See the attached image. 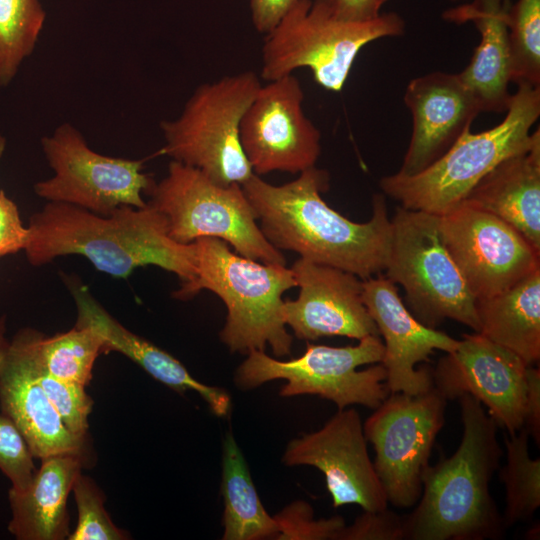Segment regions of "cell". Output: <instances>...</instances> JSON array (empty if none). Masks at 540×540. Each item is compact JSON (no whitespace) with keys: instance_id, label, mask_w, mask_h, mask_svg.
Returning a JSON list of instances; mask_svg holds the SVG:
<instances>
[{"instance_id":"cell-1","label":"cell","mask_w":540,"mask_h":540,"mask_svg":"<svg viewBox=\"0 0 540 540\" xmlns=\"http://www.w3.org/2000/svg\"><path fill=\"white\" fill-rule=\"evenodd\" d=\"M265 238L278 250L342 269L365 280L384 270L390 219L383 194L372 199L369 221H351L321 197L329 174L316 166L283 185L253 174L242 185Z\"/></svg>"},{"instance_id":"cell-2","label":"cell","mask_w":540,"mask_h":540,"mask_svg":"<svg viewBox=\"0 0 540 540\" xmlns=\"http://www.w3.org/2000/svg\"><path fill=\"white\" fill-rule=\"evenodd\" d=\"M25 254L33 266L64 255H81L100 272L127 278L136 268L158 266L183 283L196 272L194 243L174 241L166 218L147 203L120 206L107 216L60 202H47L28 226Z\"/></svg>"},{"instance_id":"cell-3","label":"cell","mask_w":540,"mask_h":540,"mask_svg":"<svg viewBox=\"0 0 540 540\" xmlns=\"http://www.w3.org/2000/svg\"><path fill=\"white\" fill-rule=\"evenodd\" d=\"M463 433L457 450L422 474V493L405 515L409 540H483L503 535L490 493L502 455L497 424L469 394L459 398Z\"/></svg>"},{"instance_id":"cell-4","label":"cell","mask_w":540,"mask_h":540,"mask_svg":"<svg viewBox=\"0 0 540 540\" xmlns=\"http://www.w3.org/2000/svg\"><path fill=\"white\" fill-rule=\"evenodd\" d=\"M193 243L195 277L173 296L186 300L201 290L219 296L227 308L219 336L230 352L265 351L268 345L277 357L289 355L293 337L283 319L282 295L297 286L291 268L234 253L218 238L203 237Z\"/></svg>"},{"instance_id":"cell-5","label":"cell","mask_w":540,"mask_h":540,"mask_svg":"<svg viewBox=\"0 0 540 540\" xmlns=\"http://www.w3.org/2000/svg\"><path fill=\"white\" fill-rule=\"evenodd\" d=\"M505 118L479 133L467 128L453 145L414 175L383 177L380 188L401 207L441 216L459 206L478 182L506 158L528 148L540 132V86L517 85Z\"/></svg>"},{"instance_id":"cell-6","label":"cell","mask_w":540,"mask_h":540,"mask_svg":"<svg viewBox=\"0 0 540 540\" xmlns=\"http://www.w3.org/2000/svg\"><path fill=\"white\" fill-rule=\"evenodd\" d=\"M404 31L405 22L395 12L369 21H349L334 13L330 0H298L266 34L260 77L272 81L308 68L318 85L340 92L364 46Z\"/></svg>"},{"instance_id":"cell-7","label":"cell","mask_w":540,"mask_h":540,"mask_svg":"<svg viewBox=\"0 0 540 540\" xmlns=\"http://www.w3.org/2000/svg\"><path fill=\"white\" fill-rule=\"evenodd\" d=\"M261 86L253 71L199 85L181 114L160 128L162 153L221 185H242L254 173L243 152L240 124Z\"/></svg>"},{"instance_id":"cell-8","label":"cell","mask_w":540,"mask_h":540,"mask_svg":"<svg viewBox=\"0 0 540 540\" xmlns=\"http://www.w3.org/2000/svg\"><path fill=\"white\" fill-rule=\"evenodd\" d=\"M384 344L380 336H367L356 346L331 347L307 342L298 358L287 361L253 350L237 367L235 385L251 390L283 379L282 397L317 395L333 402L338 410L358 404L376 409L388 396L387 372L380 363Z\"/></svg>"},{"instance_id":"cell-9","label":"cell","mask_w":540,"mask_h":540,"mask_svg":"<svg viewBox=\"0 0 540 540\" xmlns=\"http://www.w3.org/2000/svg\"><path fill=\"white\" fill-rule=\"evenodd\" d=\"M148 194L147 203L166 218L174 241L189 244L214 237L244 257L286 265L282 252L262 233L240 184H218L200 170L172 160L166 176L154 182Z\"/></svg>"},{"instance_id":"cell-10","label":"cell","mask_w":540,"mask_h":540,"mask_svg":"<svg viewBox=\"0 0 540 540\" xmlns=\"http://www.w3.org/2000/svg\"><path fill=\"white\" fill-rule=\"evenodd\" d=\"M386 277L405 290L413 316L436 328L446 319L479 332L475 298L439 232V216L403 207L390 220Z\"/></svg>"},{"instance_id":"cell-11","label":"cell","mask_w":540,"mask_h":540,"mask_svg":"<svg viewBox=\"0 0 540 540\" xmlns=\"http://www.w3.org/2000/svg\"><path fill=\"white\" fill-rule=\"evenodd\" d=\"M44 156L54 175L34 185L48 202L71 204L107 216L120 206L143 208V194L154 184L142 171L141 160L99 154L70 123L59 125L41 139Z\"/></svg>"},{"instance_id":"cell-12","label":"cell","mask_w":540,"mask_h":540,"mask_svg":"<svg viewBox=\"0 0 540 540\" xmlns=\"http://www.w3.org/2000/svg\"><path fill=\"white\" fill-rule=\"evenodd\" d=\"M446 402L434 388L416 395L391 393L363 424L375 451L376 474L395 507H411L421 496L422 474L444 425Z\"/></svg>"},{"instance_id":"cell-13","label":"cell","mask_w":540,"mask_h":540,"mask_svg":"<svg viewBox=\"0 0 540 540\" xmlns=\"http://www.w3.org/2000/svg\"><path fill=\"white\" fill-rule=\"evenodd\" d=\"M441 239L476 299L499 294L540 268V252L511 225L467 204L439 216Z\"/></svg>"},{"instance_id":"cell-14","label":"cell","mask_w":540,"mask_h":540,"mask_svg":"<svg viewBox=\"0 0 540 540\" xmlns=\"http://www.w3.org/2000/svg\"><path fill=\"white\" fill-rule=\"evenodd\" d=\"M303 102L304 91L293 74L261 84L240 124L242 149L255 175L296 174L315 166L321 133Z\"/></svg>"},{"instance_id":"cell-15","label":"cell","mask_w":540,"mask_h":540,"mask_svg":"<svg viewBox=\"0 0 540 540\" xmlns=\"http://www.w3.org/2000/svg\"><path fill=\"white\" fill-rule=\"evenodd\" d=\"M528 365L482 334H464L432 369L433 388L446 400L469 394L488 409L498 427L523 428Z\"/></svg>"},{"instance_id":"cell-16","label":"cell","mask_w":540,"mask_h":540,"mask_svg":"<svg viewBox=\"0 0 540 540\" xmlns=\"http://www.w3.org/2000/svg\"><path fill=\"white\" fill-rule=\"evenodd\" d=\"M282 463L320 470L335 508L348 504L363 511L387 508L386 494L368 454L363 423L354 408L338 410L319 430L292 439Z\"/></svg>"},{"instance_id":"cell-17","label":"cell","mask_w":540,"mask_h":540,"mask_svg":"<svg viewBox=\"0 0 540 540\" xmlns=\"http://www.w3.org/2000/svg\"><path fill=\"white\" fill-rule=\"evenodd\" d=\"M299 295L283 303V319L298 339L380 336L362 298L363 280L300 257L292 267Z\"/></svg>"},{"instance_id":"cell-18","label":"cell","mask_w":540,"mask_h":540,"mask_svg":"<svg viewBox=\"0 0 540 540\" xmlns=\"http://www.w3.org/2000/svg\"><path fill=\"white\" fill-rule=\"evenodd\" d=\"M362 298L384 338L380 363L387 372L389 392L416 395L433 388L432 369H416V365L427 361L435 350L452 352L459 340L417 320L403 303L396 284L386 276L363 280Z\"/></svg>"},{"instance_id":"cell-19","label":"cell","mask_w":540,"mask_h":540,"mask_svg":"<svg viewBox=\"0 0 540 540\" xmlns=\"http://www.w3.org/2000/svg\"><path fill=\"white\" fill-rule=\"evenodd\" d=\"M404 102L412 134L398 173L414 175L441 157L481 110L459 74L431 72L412 79Z\"/></svg>"},{"instance_id":"cell-20","label":"cell","mask_w":540,"mask_h":540,"mask_svg":"<svg viewBox=\"0 0 540 540\" xmlns=\"http://www.w3.org/2000/svg\"><path fill=\"white\" fill-rule=\"evenodd\" d=\"M0 411L16 425L34 458L72 453L87 459L90 440L78 438L66 428L17 334L0 367Z\"/></svg>"},{"instance_id":"cell-21","label":"cell","mask_w":540,"mask_h":540,"mask_svg":"<svg viewBox=\"0 0 540 540\" xmlns=\"http://www.w3.org/2000/svg\"><path fill=\"white\" fill-rule=\"evenodd\" d=\"M69 286L77 309L76 324L90 327L100 335L104 353L119 352L176 392L195 391L214 415L224 417L228 414L231 397L226 390L199 382L172 355L129 331L105 310L86 286Z\"/></svg>"},{"instance_id":"cell-22","label":"cell","mask_w":540,"mask_h":540,"mask_svg":"<svg viewBox=\"0 0 540 540\" xmlns=\"http://www.w3.org/2000/svg\"><path fill=\"white\" fill-rule=\"evenodd\" d=\"M509 0H473L471 3L446 10L448 22H472L480 34L470 63L459 74L475 98L481 112L507 110L511 94L508 45Z\"/></svg>"},{"instance_id":"cell-23","label":"cell","mask_w":540,"mask_h":540,"mask_svg":"<svg viewBox=\"0 0 540 540\" xmlns=\"http://www.w3.org/2000/svg\"><path fill=\"white\" fill-rule=\"evenodd\" d=\"M86 458L72 453L41 459L29 486L8 491V531L17 540H63L69 533L67 499Z\"/></svg>"},{"instance_id":"cell-24","label":"cell","mask_w":540,"mask_h":540,"mask_svg":"<svg viewBox=\"0 0 540 540\" xmlns=\"http://www.w3.org/2000/svg\"><path fill=\"white\" fill-rule=\"evenodd\" d=\"M462 203L502 219L540 252V132L528 148L484 176Z\"/></svg>"},{"instance_id":"cell-25","label":"cell","mask_w":540,"mask_h":540,"mask_svg":"<svg viewBox=\"0 0 540 540\" xmlns=\"http://www.w3.org/2000/svg\"><path fill=\"white\" fill-rule=\"evenodd\" d=\"M479 332L528 365L540 359V268L511 288L475 300Z\"/></svg>"},{"instance_id":"cell-26","label":"cell","mask_w":540,"mask_h":540,"mask_svg":"<svg viewBox=\"0 0 540 540\" xmlns=\"http://www.w3.org/2000/svg\"><path fill=\"white\" fill-rule=\"evenodd\" d=\"M221 495L223 540L275 539L278 524L264 508L233 434L223 441Z\"/></svg>"},{"instance_id":"cell-27","label":"cell","mask_w":540,"mask_h":540,"mask_svg":"<svg viewBox=\"0 0 540 540\" xmlns=\"http://www.w3.org/2000/svg\"><path fill=\"white\" fill-rule=\"evenodd\" d=\"M32 354L50 375L87 386L97 357L104 353V342L92 328L77 325L69 331L46 336L25 328Z\"/></svg>"},{"instance_id":"cell-28","label":"cell","mask_w":540,"mask_h":540,"mask_svg":"<svg viewBox=\"0 0 540 540\" xmlns=\"http://www.w3.org/2000/svg\"><path fill=\"white\" fill-rule=\"evenodd\" d=\"M528 437L524 428L504 437L506 464L500 479L506 496L505 528L529 521L540 506V459L530 457Z\"/></svg>"},{"instance_id":"cell-29","label":"cell","mask_w":540,"mask_h":540,"mask_svg":"<svg viewBox=\"0 0 540 540\" xmlns=\"http://www.w3.org/2000/svg\"><path fill=\"white\" fill-rule=\"evenodd\" d=\"M46 12L40 0H0V86L10 84L34 51Z\"/></svg>"},{"instance_id":"cell-30","label":"cell","mask_w":540,"mask_h":540,"mask_svg":"<svg viewBox=\"0 0 540 540\" xmlns=\"http://www.w3.org/2000/svg\"><path fill=\"white\" fill-rule=\"evenodd\" d=\"M510 80L540 86V0H517L508 12Z\"/></svg>"},{"instance_id":"cell-31","label":"cell","mask_w":540,"mask_h":540,"mask_svg":"<svg viewBox=\"0 0 540 540\" xmlns=\"http://www.w3.org/2000/svg\"><path fill=\"white\" fill-rule=\"evenodd\" d=\"M16 334L23 342L36 376L66 428L76 437L88 439V417L92 411L93 400L87 394L85 386L56 378L43 370L32 354L25 328Z\"/></svg>"},{"instance_id":"cell-32","label":"cell","mask_w":540,"mask_h":540,"mask_svg":"<svg viewBox=\"0 0 540 540\" xmlns=\"http://www.w3.org/2000/svg\"><path fill=\"white\" fill-rule=\"evenodd\" d=\"M72 492L78 511L75 530L69 540H125L129 534L117 527L104 507L105 495L92 478L82 471L77 475Z\"/></svg>"},{"instance_id":"cell-33","label":"cell","mask_w":540,"mask_h":540,"mask_svg":"<svg viewBox=\"0 0 540 540\" xmlns=\"http://www.w3.org/2000/svg\"><path fill=\"white\" fill-rule=\"evenodd\" d=\"M278 524L277 540H334L345 526L340 516L315 519L312 506L298 500L274 515Z\"/></svg>"},{"instance_id":"cell-34","label":"cell","mask_w":540,"mask_h":540,"mask_svg":"<svg viewBox=\"0 0 540 540\" xmlns=\"http://www.w3.org/2000/svg\"><path fill=\"white\" fill-rule=\"evenodd\" d=\"M33 458L16 425L0 411V471L10 488L23 491L29 486L36 471Z\"/></svg>"},{"instance_id":"cell-35","label":"cell","mask_w":540,"mask_h":540,"mask_svg":"<svg viewBox=\"0 0 540 540\" xmlns=\"http://www.w3.org/2000/svg\"><path fill=\"white\" fill-rule=\"evenodd\" d=\"M406 539L405 516L387 508L363 511L350 526L342 527L334 540H403Z\"/></svg>"},{"instance_id":"cell-36","label":"cell","mask_w":540,"mask_h":540,"mask_svg":"<svg viewBox=\"0 0 540 540\" xmlns=\"http://www.w3.org/2000/svg\"><path fill=\"white\" fill-rule=\"evenodd\" d=\"M28 234L17 204L0 190V257L24 250Z\"/></svg>"},{"instance_id":"cell-37","label":"cell","mask_w":540,"mask_h":540,"mask_svg":"<svg viewBox=\"0 0 540 540\" xmlns=\"http://www.w3.org/2000/svg\"><path fill=\"white\" fill-rule=\"evenodd\" d=\"M298 0H250L254 28L268 34L278 26Z\"/></svg>"},{"instance_id":"cell-38","label":"cell","mask_w":540,"mask_h":540,"mask_svg":"<svg viewBox=\"0 0 540 540\" xmlns=\"http://www.w3.org/2000/svg\"><path fill=\"white\" fill-rule=\"evenodd\" d=\"M523 428L535 442H540V370L530 365L527 373L525 416Z\"/></svg>"},{"instance_id":"cell-39","label":"cell","mask_w":540,"mask_h":540,"mask_svg":"<svg viewBox=\"0 0 540 540\" xmlns=\"http://www.w3.org/2000/svg\"><path fill=\"white\" fill-rule=\"evenodd\" d=\"M388 0H330L334 13L349 21H369L381 14Z\"/></svg>"},{"instance_id":"cell-40","label":"cell","mask_w":540,"mask_h":540,"mask_svg":"<svg viewBox=\"0 0 540 540\" xmlns=\"http://www.w3.org/2000/svg\"><path fill=\"white\" fill-rule=\"evenodd\" d=\"M10 349V340L7 338V321L4 315L0 316V367L6 360Z\"/></svg>"},{"instance_id":"cell-41","label":"cell","mask_w":540,"mask_h":540,"mask_svg":"<svg viewBox=\"0 0 540 540\" xmlns=\"http://www.w3.org/2000/svg\"><path fill=\"white\" fill-rule=\"evenodd\" d=\"M6 148V139L0 134V161Z\"/></svg>"},{"instance_id":"cell-42","label":"cell","mask_w":540,"mask_h":540,"mask_svg":"<svg viewBox=\"0 0 540 540\" xmlns=\"http://www.w3.org/2000/svg\"><path fill=\"white\" fill-rule=\"evenodd\" d=\"M453 1H462V0H453Z\"/></svg>"}]
</instances>
